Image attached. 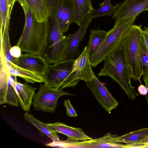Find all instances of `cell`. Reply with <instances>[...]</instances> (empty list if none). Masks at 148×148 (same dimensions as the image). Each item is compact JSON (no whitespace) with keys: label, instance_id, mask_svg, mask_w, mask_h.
<instances>
[{"label":"cell","instance_id":"6da1fadb","mask_svg":"<svg viewBox=\"0 0 148 148\" xmlns=\"http://www.w3.org/2000/svg\"><path fill=\"white\" fill-rule=\"evenodd\" d=\"M16 1L23 10L25 19L24 28L16 45L22 51L43 55L47 46L49 31L48 19L43 22H38L24 0Z\"/></svg>","mask_w":148,"mask_h":148},{"label":"cell","instance_id":"7a4b0ae2","mask_svg":"<svg viewBox=\"0 0 148 148\" xmlns=\"http://www.w3.org/2000/svg\"><path fill=\"white\" fill-rule=\"evenodd\" d=\"M103 61V67L98 75L110 77L120 85L130 99H136L138 94L131 83V78L125 64L121 42Z\"/></svg>","mask_w":148,"mask_h":148},{"label":"cell","instance_id":"3957f363","mask_svg":"<svg viewBox=\"0 0 148 148\" xmlns=\"http://www.w3.org/2000/svg\"><path fill=\"white\" fill-rule=\"evenodd\" d=\"M142 25L133 24L123 36L122 45L125 65L129 74L134 80L141 83L143 75L140 54V44L142 35Z\"/></svg>","mask_w":148,"mask_h":148},{"label":"cell","instance_id":"277c9868","mask_svg":"<svg viewBox=\"0 0 148 148\" xmlns=\"http://www.w3.org/2000/svg\"><path fill=\"white\" fill-rule=\"evenodd\" d=\"M51 13L48 18L49 31L47 46L50 49L44 58L49 64H55L65 60L68 43L67 36L64 35L57 22L54 3L51 4Z\"/></svg>","mask_w":148,"mask_h":148},{"label":"cell","instance_id":"5b68a950","mask_svg":"<svg viewBox=\"0 0 148 148\" xmlns=\"http://www.w3.org/2000/svg\"><path fill=\"white\" fill-rule=\"evenodd\" d=\"M136 18L134 17L120 23L108 31L107 36L97 51L89 59L92 67H95L103 61L120 44L123 36Z\"/></svg>","mask_w":148,"mask_h":148},{"label":"cell","instance_id":"8992f818","mask_svg":"<svg viewBox=\"0 0 148 148\" xmlns=\"http://www.w3.org/2000/svg\"><path fill=\"white\" fill-rule=\"evenodd\" d=\"M73 61V60H65L49 65L44 76V84L60 89L76 86L77 85L73 82L75 74L72 72Z\"/></svg>","mask_w":148,"mask_h":148},{"label":"cell","instance_id":"52a82bcc","mask_svg":"<svg viewBox=\"0 0 148 148\" xmlns=\"http://www.w3.org/2000/svg\"><path fill=\"white\" fill-rule=\"evenodd\" d=\"M73 95L62 89L50 87L41 84L33 99V106L35 110L54 113L58 105V100L62 96Z\"/></svg>","mask_w":148,"mask_h":148},{"label":"cell","instance_id":"ba28073f","mask_svg":"<svg viewBox=\"0 0 148 148\" xmlns=\"http://www.w3.org/2000/svg\"><path fill=\"white\" fill-rule=\"evenodd\" d=\"M148 9V0H125L120 4L113 15L115 20L113 27Z\"/></svg>","mask_w":148,"mask_h":148},{"label":"cell","instance_id":"9c48e42d","mask_svg":"<svg viewBox=\"0 0 148 148\" xmlns=\"http://www.w3.org/2000/svg\"><path fill=\"white\" fill-rule=\"evenodd\" d=\"M85 82L87 87L106 111L110 113L116 108L118 102L95 74L92 80Z\"/></svg>","mask_w":148,"mask_h":148},{"label":"cell","instance_id":"30bf717a","mask_svg":"<svg viewBox=\"0 0 148 148\" xmlns=\"http://www.w3.org/2000/svg\"><path fill=\"white\" fill-rule=\"evenodd\" d=\"M55 14L58 25L62 32H67L74 22V0H54Z\"/></svg>","mask_w":148,"mask_h":148},{"label":"cell","instance_id":"8fae6325","mask_svg":"<svg viewBox=\"0 0 148 148\" xmlns=\"http://www.w3.org/2000/svg\"><path fill=\"white\" fill-rule=\"evenodd\" d=\"M87 53L86 47L76 59L73 60L72 72L75 73L73 82L77 85L81 80L86 82L92 79L95 74Z\"/></svg>","mask_w":148,"mask_h":148},{"label":"cell","instance_id":"7c38bea8","mask_svg":"<svg viewBox=\"0 0 148 148\" xmlns=\"http://www.w3.org/2000/svg\"><path fill=\"white\" fill-rule=\"evenodd\" d=\"M92 19L90 14L87 15L83 19L78 30L75 33L69 34L67 36L68 43L65 60H73L75 57L80 55V43L85 37L88 27Z\"/></svg>","mask_w":148,"mask_h":148},{"label":"cell","instance_id":"4fadbf2b","mask_svg":"<svg viewBox=\"0 0 148 148\" xmlns=\"http://www.w3.org/2000/svg\"><path fill=\"white\" fill-rule=\"evenodd\" d=\"M116 136L108 133L102 137L84 141H62L60 145L61 147H122L123 145L115 142Z\"/></svg>","mask_w":148,"mask_h":148},{"label":"cell","instance_id":"5bb4252c","mask_svg":"<svg viewBox=\"0 0 148 148\" xmlns=\"http://www.w3.org/2000/svg\"><path fill=\"white\" fill-rule=\"evenodd\" d=\"M46 60L41 55L29 53L22 54L18 58V66L44 76L48 66Z\"/></svg>","mask_w":148,"mask_h":148},{"label":"cell","instance_id":"9a60e30c","mask_svg":"<svg viewBox=\"0 0 148 148\" xmlns=\"http://www.w3.org/2000/svg\"><path fill=\"white\" fill-rule=\"evenodd\" d=\"M47 125L52 132L66 135L68 138L65 141H84L92 139L86 135L81 128L69 126L59 122L47 124Z\"/></svg>","mask_w":148,"mask_h":148},{"label":"cell","instance_id":"2e32d148","mask_svg":"<svg viewBox=\"0 0 148 148\" xmlns=\"http://www.w3.org/2000/svg\"><path fill=\"white\" fill-rule=\"evenodd\" d=\"M27 83L17 81L15 83V88L21 108L24 111L29 112L37 88Z\"/></svg>","mask_w":148,"mask_h":148},{"label":"cell","instance_id":"e0dca14e","mask_svg":"<svg viewBox=\"0 0 148 148\" xmlns=\"http://www.w3.org/2000/svg\"><path fill=\"white\" fill-rule=\"evenodd\" d=\"M37 21L42 22L47 20L51 13L49 0H24Z\"/></svg>","mask_w":148,"mask_h":148},{"label":"cell","instance_id":"ac0fdd59","mask_svg":"<svg viewBox=\"0 0 148 148\" xmlns=\"http://www.w3.org/2000/svg\"><path fill=\"white\" fill-rule=\"evenodd\" d=\"M6 65L10 74L20 77L27 83H44V76L22 68L11 62H6Z\"/></svg>","mask_w":148,"mask_h":148},{"label":"cell","instance_id":"d6986e66","mask_svg":"<svg viewBox=\"0 0 148 148\" xmlns=\"http://www.w3.org/2000/svg\"><path fill=\"white\" fill-rule=\"evenodd\" d=\"M108 32V31L100 29L99 28L90 30L89 40L86 46L89 59L104 40Z\"/></svg>","mask_w":148,"mask_h":148},{"label":"cell","instance_id":"ffe728a7","mask_svg":"<svg viewBox=\"0 0 148 148\" xmlns=\"http://www.w3.org/2000/svg\"><path fill=\"white\" fill-rule=\"evenodd\" d=\"M74 0V22L80 26L84 17L90 14L94 8L92 5L91 0Z\"/></svg>","mask_w":148,"mask_h":148},{"label":"cell","instance_id":"44dd1931","mask_svg":"<svg viewBox=\"0 0 148 148\" xmlns=\"http://www.w3.org/2000/svg\"><path fill=\"white\" fill-rule=\"evenodd\" d=\"M148 141V127L132 131L120 136H116L114 142L127 144Z\"/></svg>","mask_w":148,"mask_h":148},{"label":"cell","instance_id":"7402d4cb","mask_svg":"<svg viewBox=\"0 0 148 148\" xmlns=\"http://www.w3.org/2000/svg\"><path fill=\"white\" fill-rule=\"evenodd\" d=\"M23 116L27 121L35 126L40 132L47 135L52 141L59 142L61 140L57 132L51 130L47 124L41 122L28 112H25Z\"/></svg>","mask_w":148,"mask_h":148},{"label":"cell","instance_id":"603a6c76","mask_svg":"<svg viewBox=\"0 0 148 148\" xmlns=\"http://www.w3.org/2000/svg\"><path fill=\"white\" fill-rule=\"evenodd\" d=\"M16 0H0V29L9 28L10 16Z\"/></svg>","mask_w":148,"mask_h":148},{"label":"cell","instance_id":"cb8c5ba5","mask_svg":"<svg viewBox=\"0 0 148 148\" xmlns=\"http://www.w3.org/2000/svg\"><path fill=\"white\" fill-rule=\"evenodd\" d=\"M111 0H104L102 3L100 4V7L98 9H94L90 14L91 17L93 18L106 16L109 17L113 15L120 3L113 5L111 3Z\"/></svg>","mask_w":148,"mask_h":148},{"label":"cell","instance_id":"d4e9b609","mask_svg":"<svg viewBox=\"0 0 148 148\" xmlns=\"http://www.w3.org/2000/svg\"><path fill=\"white\" fill-rule=\"evenodd\" d=\"M9 30V28H6L3 32V53L6 62H11L16 65L18 58L13 57L10 53V50L11 47L10 42Z\"/></svg>","mask_w":148,"mask_h":148},{"label":"cell","instance_id":"484cf974","mask_svg":"<svg viewBox=\"0 0 148 148\" xmlns=\"http://www.w3.org/2000/svg\"><path fill=\"white\" fill-rule=\"evenodd\" d=\"M140 48L143 75L148 72V49L146 45L142 34L140 42Z\"/></svg>","mask_w":148,"mask_h":148},{"label":"cell","instance_id":"4316f807","mask_svg":"<svg viewBox=\"0 0 148 148\" xmlns=\"http://www.w3.org/2000/svg\"><path fill=\"white\" fill-rule=\"evenodd\" d=\"M64 105L66 109L67 114L71 117H75L77 116V114L70 103V100H65Z\"/></svg>","mask_w":148,"mask_h":148},{"label":"cell","instance_id":"83f0119b","mask_svg":"<svg viewBox=\"0 0 148 148\" xmlns=\"http://www.w3.org/2000/svg\"><path fill=\"white\" fill-rule=\"evenodd\" d=\"M122 147L127 148L148 147V141L123 145Z\"/></svg>","mask_w":148,"mask_h":148},{"label":"cell","instance_id":"f1b7e54d","mask_svg":"<svg viewBox=\"0 0 148 148\" xmlns=\"http://www.w3.org/2000/svg\"><path fill=\"white\" fill-rule=\"evenodd\" d=\"M21 50L20 48L16 45L11 47L10 52L11 56L15 58H18L21 55Z\"/></svg>","mask_w":148,"mask_h":148},{"label":"cell","instance_id":"f546056e","mask_svg":"<svg viewBox=\"0 0 148 148\" xmlns=\"http://www.w3.org/2000/svg\"><path fill=\"white\" fill-rule=\"evenodd\" d=\"M142 34L143 37L146 47L148 49V27H145L142 29Z\"/></svg>","mask_w":148,"mask_h":148},{"label":"cell","instance_id":"4dcf8cb0","mask_svg":"<svg viewBox=\"0 0 148 148\" xmlns=\"http://www.w3.org/2000/svg\"><path fill=\"white\" fill-rule=\"evenodd\" d=\"M138 91L140 94L142 95H145L148 93V90L146 86L141 84L138 87Z\"/></svg>","mask_w":148,"mask_h":148},{"label":"cell","instance_id":"1f68e13d","mask_svg":"<svg viewBox=\"0 0 148 148\" xmlns=\"http://www.w3.org/2000/svg\"><path fill=\"white\" fill-rule=\"evenodd\" d=\"M143 79L148 90V72L143 76Z\"/></svg>","mask_w":148,"mask_h":148},{"label":"cell","instance_id":"d6a6232c","mask_svg":"<svg viewBox=\"0 0 148 148\" xmlns=\"http://www.w3.org/2000/svg\"><path fill=\"white\" fill-rule=\"evenodd\" d=\"M147 11L148 12V9L147 10Z\"/></svg>","mask_w":148,"mask_h":148}]
</instances>
